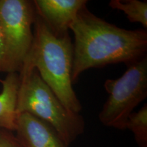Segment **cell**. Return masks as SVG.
Segmentation results:
<instances>
[{"label": "cell", "mask_w": 147, "mask_h": 147, "mask_svg": "<svg viewBox=\"0 0 147 147\" xmlns=\"http://www.w3.org/2000/svg\"><path fill=\"white\" fill-rule=\"evenodd\" d=\"M16 139L22 147H68L52 126L30 114H18Z\"/></svg>", "instance_id": "obj_6"}, {"label": "cell", "mask_w": 147, "mask_h": 147, "mask_svg": "<svg viewBox=\"0 0 147 147\" xmlns=\"http://www.w3.org/2000/svg\"><path fill=\"white\" fill-rule=\"evenodd\" d=\"M0 72L10 73L8 55L3 35L0 27Z\"/></svg>", "instance_id": "obj_11"}, {"label": "cell", "mask_w": 147, "mask_h": 147, "mask_svg": "<svg viewBox=\"0 0 147 147\" xmlns=\"http://www.w3.org/2000/svg\"><path fill=\"white\" fill-rule=\"evenodd\" d=\"M2 90L0 93V129L14 131L16 128L17 113L18 91L20 76L17 72L7 74L3 80H1Z\"/></svg>", "instance_id": "obj_8"}, {"label": "cell", "mask_w": 147, "mask_h": 147, "mask_svg": "<svg viewBox=\"0 0 147 147\" xmlns=\"http://www.w3.org/2000/svg\"><path fill=\"white\" fill-rule=\"evenodd\" d=\"M120 78L108 79L104 88L109 97L99 114L105 126L125 129L128 117L147 97V56L127 65Z\"/></svg>", "instance_id": "obj_4"}, {"label": "cell", "mask_w": 147, "mask_h": 147, "mask_svg": "<svg viewBox=\"0 0 147 147\" xmlns=\"http://www.w3.org/2000/svg\"><path fill=\"white\" fill-rule=\"evenodd\" d=\"M111 8L123 12L131 23H140L146 30L147 1L139 0H111Z\"/></svg>", "instance_id": "obj_9"}, {"label": "cell", "mask_w": 147, "mask_h": 147, "mask_svg": "<svg viewBox=\"0 0 147 147\" xmlns=\"http://www.w3.org/2000/svg\"><path fill=\"white\" fill-rule=\"evenodd\" d=\"M69 30L74 36L73 84L87 69L120 63L127 65L146 55V29L121 28L95 16L87 6L79 11Z\"/></svg>", "instance_id": "obj_1"}, {"label": "cell", "mask_w": 147, "mask_h": 147, "mask_svg": "<svg viewBox=\"0 0 147 147\" xmlns=\"http://www.w3.org/2000/svg\"><path fill=\"white\" fill-rule=\"evenodd\" d=\"M36 14L55 34L69 33L79 11L87 6V0H35Z\"/></svg>", "instance_id": "obj_7"}, {"label": "cell", "mask_w": 147, "mask_h": 147, "mask_svg": "<svg viewBox=\"0 0 147 147\" xmlns=\"http://www.w3.org/2000/svg\"><path fill=\"white\" fill-rule=\"evenodd\" d=\"M16 113L30 114L55 129L67 146L81 135L85 123L80 113L66 108L37 69L19 74Z\"/></svg>", "instance_id": "obj_3"}, {"label": "cell", "mask_w": 147, "mask_h": 147, "mask_svg": "<svg viewBox=\"0 0 147 147\" xmlns=\"http://www.w3.org/2000/svg\"><path fill=\"white\" fill-rule=\"evenodd\" d=\"M33 27L32 47L19 74L37 69L64 106L80 113L82 105L71 81L73 44L69 33L55 34L37 14Z\"/></svg>", "instance_id": "obj_2"}, {"label": "cell", "mask_w": 147, "mask_h": 147, "mask_svg": "<svg viewBox=\"0 0 147 147\" xmlns=\"http://www.w3.org/2000/svg\"><path fill=\"white\" fill-rule=\"evenodd\" d=\"M0 147H22L15 137L0 129Z\"/></svg>", "instance_id": "obj_12"}, {"label": "cell", "mask_w": 147, "mask_h": 147, "mask_svg": "<svg viewBox=\"0 0 147 147\" xmlns=\"http://www.w3.org/2000/svg\"><path fill=\"white\" fill-rule=\"evenodd\" d=\"M125 129L133 132L139 147H147V105L128 117Z\"/></svg>", "instance_id": "obj_10"}, {"label": "cell", "mask_w": 147, "mask_h": 147, "mask_svg": "<svg viewBox=\"0 0 147 147\" xmlns=\"http://www.w3.org/2000/svg\"><path fill=\"white\" fill-rule=\"evenodd\" d=\"M36 17L34 1L0 0V27L4 38L10 73L19 74L34 40Z\"/></svg>", "instance_id": "obj_5"}]
</instances>
